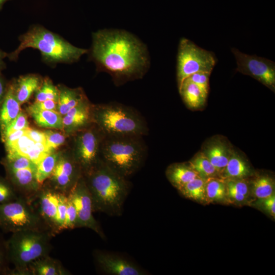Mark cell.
Listing matches in <instances>:
<instances>
[{
	"label": "cell",
	"mask_w": 275,
	"mask_h": 275,
	"mask_svg": "<svg viewBox=\"0 0 275 275\" xmlns=\"http://www.w3.org/2000/svg\"><path fill=\"white\" fill-rule=\"evenodd\" d=\"M91 57L99 70L108 73L117 85L141 78L149 66L146 46L122 30L94 33Z\"/></svg>",
	"instance_id": "cell-1"
},
{
	"label": "cell",
	"mask_w": 275,
	"mask_h": 275,
	"mask_svg": "<svg viewBox=\"0 0 275 275\" xmlns=\"http://www.w3.org/2000/svg\"><path fill=\"white\" fill-rule=\"evenodd\" d=\"M84 173L94 211L111 216L121 215L130 189L127 178L111 169L102 160Z\"/></svg>",
	"instance_id": "cell-2"
},
{
	"label": "cell",
	"mask_w": 275,
	"mask_h": 275,
	"mask_svg": "<svg viewBox=\"0 0 275 275\" xmlns=\"http://www.w3.org/2000/svg\"><path fill=\"white\" fill-rule=\"evenodd\" d=\"M20 44L7 54L10 60H16L20 52L27 48L39 50L48 63H72L78 60L88 50L73 46L60 36L44 28L35 25L20 36Z\"/></svg>",
	"instance_id": "cell-3"
},
{
	"label": "cell",
	"mask_w": 275,
	"mask_h": 275,
	"mask_svg": "<svg viewBox=\"0 0 275 275\" xmlns=\"http://www.w3.org/2000/svg\"><path fill=\"white\" fill-rule=\"evenodd\" d=\"M54 235L49 230H28L12 233L7 240L10 263L14 268L9 275H27V269L33 262L49 255L52 249L51 239Z\"/></svg>",
	"instance_id": "cell-4"
},
{
	"label": "cell",
	"mask_w": 275,
	"mask_h": 275,
	"mask_svg": "<svg viewBox=\"0 0 275 275\" xmlns=\"http://www.w3.org/2000/svg\"><path fill=\"white\" fill-rule=\"evenodd\" d=\"M143 137L105 136L101 148V159L111 169L127 178L142 166L146 156Z\"/></svg>",
	"instance_id": "cell-5"
},
{
	"label": "cell",
	"mask_w": 275,
	"mask_h": 275,
	"mask_svg": "<svg viewBox=\"0 0 275 275\" xmlns=\"http://www.w3.org/2000/svg\"><path fill=\"white\" fill-rule=\"evenodd\" d=\"M92 119L105 136L143 137L148 128L143 117L130 107L108 103L92 107Z\"/></svg>",
	"instance_id": "cell-6"
},
{
	"label": "cell",
	"mask_w": 275,
	"mask_h": 275,
	"mask_svg": "<svg viewBox=\"0 0 275 275\" xmlns=\"http://www.w3.org/2000/svg\"><path fill=\"white\" fill-rule=\"evenodd\" d=\"M32 202L21 197L0 204V229L5 233L28 230H49Z\"/></svg>",
	"instance_id": "cell-7"
},
{
	"label": "cell",
	"mask_w": 275,
	"mask_h": 275,
	"mask_svg": "<svg viewBox=\"0 0 275 275\" xmlns=\"http://www.w3.org/2000/svg\"><path fill=\"white\" fill-rule=\"evenodd\" d=\"M216 63L214 53L200 48L190 40L182 38L179 42L177 65L178 89L190 75L199 72L211 73Z\"/></svg>",
	"instance_id": "cell-8"
},
{
	"label": "cell",
	"mask_w": 275,
	"mask_h": 275,
	"mask_svg": "<svg viewBox=\"0 0 275 275\" xmlns=\"http://www.w3.org/2000/svg\"><path fill=\"white\" fill-rule=\"evenodd\" d=\"M231 50L236 58V71L254 78L274 92V62L255 55L243 53L235 48H232Z\"/></svg>",
	"instance_id": "cell-9"
},
{
	"label": "cell",
	"mask_w": 275,
	"mask_h": 275,
	"mask_svg": "<svg viewBox=\"0 0 275 275\" xmlns=\"http://www.w3.org/2000/svg\"><path fill=\"white\" fill-rule=\"evenodd\" d=\"M105 134L97 127L80 133L76 140L75 159L82 173L94 167L101 160V148Z\"/></svg>",
	"instance_id": "cell-10"
},
{
	"label": "cell",
	"mask_w": 275,
	"mask_h": 275,
	"mask_svg": "<svg viewBox=\"0 0 275 275\" xmlns=\"http://www.w3.org/2000/svg\"><path fill=\"white\" fill-rule=\"evenodd\" d=\"M67 196L76 210L77 228L90 229L104 239L105 235L93 215L94 210L92 198L82 175L70 190Z\"/></svg>",
	"instance_id": "cell-11"
},
{
	"label": "cell",
	"mask_w": 275,
	"mask_h": 275,
	"mask_svg": "<svg viewBox=\"0 0 275 275\" xmlns=\"http://www.w3.org/2000/svg\"><path fill=\"white\" fill-rule=\"evenodd\" d=\"M81 168L75 160L59 158L49 178L53 182L52 189L68 195L71 188L82 176Z\"/></svg>",
	"instance_id": "cell-12"
},
{
	"label": "cell",
	"mask_w": 275,
	"mask_h": 275,
	"mask_svg": "<svg viewBox=\"0 0 275 275\" xmlns=\"http://www.w3.org/2000/svg\"><path fill=\"white\" fill-rule=\"evenodd\" d=\"M5 169L7 180L17 196L31 202L34 201L42 187L36 180V169Z\"/></svg>",
	"instance_id": "cell-13"
},
{
	"label": "cell",
	"mask_w": 275,
	"mask_h": 275,
	"mask_svg": "<svg viewBox=\"0 0 275 275\" xmlns=\"http://www.w3.org/2000/svg\"><path fill=\"white\" fill-rule=\"evenodd\" d=\"M95 259L105 272L114 275H144L146 272L124 258L116 255L96 251L94 253Z\"/></svg>",
	"instance_id": "cell-14"
},
{
	"label": "cell",
	"mask_w": 275,
	"mask_h": 275,
	"mask_svg": "<svg viewBox=\"0 0 275 275\" xmlns=\"http://www.w3.org/2000/svg\"><path fill=\"white\" fill-rule=\"evenodd\" d=\"M41 217L51 233L56 234V219L58 203V192L51 188L40 189L36 197Z\"/></svg>",
	"instance_id": "cell-15"
},
{
	"label": "cell",
	"mask_w": 275,
	"mask_h": 275,
	"mask_svg": "<svg viewBox=\"0 0 275 275\" xmlns=\"http://www.w3.org/2000/svg\"><path fill=\"white\" fill-rule=\"evenodd\" d=\"M20 104L17 100L14 90V83L8 86L7 90L0 105V129L3 131L20 113Z\"/></svg>",
	"instance_id": "cell-16"
},
{
	"label": "cell",
	"mask_w": 275,
	"mask_h": 275,
	"mask_svg": "<svg viewBox=\"0 0 275 275\" xmlns=\"http://www.w3.org/2000/svg\"><path fill=\"white\" fill-rule=\"evenodd\" d=\"M231 149L220 140L211 141L202 152L221 176L229 160Z\"/></svg>",
	"instance_id": "cell-17"
},
{
	"label": "cell",
	"mask_w": 275,
	"mask_h": 275,
	"mask_svg": "<svg viewBox=\"0 0 275 275\" xmlns=\"http://www.w3.org/2000/svg\"><path fill=\"white\" fill-rule=\"evenodd\" d=\"M92 119V107L86 100L72 108L63 118V127L69 129H77L86 127Z\"/></svg>",
	"instance_id": "cell-18"
},
{
	"label": "cell",
	"mask_w": 275,
	"mask_h": 275,
	"mask_svg": "<svg viewBox=\"0 0 275 275\" xmlns=\"http://www.w3.org/2000/svg\"><path fill=\"white\" fill-rule=\"evenodd\" d=\"M27 275L71 274L61 262L49 255L38 259L31 263L27 269Z\"/></svg>",
	"instance_id": "cell-19"
},
{
	"label": "cell",
	"mask_w": 275,
	"mask_h": 275,
	"mask_svg": "<svg viewBox=\"0 0 275 275\" xmlns=\"http://www.w3.org/2000/svg\"><path fill=\"white\" fill-rule=\"evenodd\" d=\"M166 175L170 182L178 190L199 176L188 163L170 165L166 170Z\"/></svg>",
	"instance_id": "cell-20"
},
{
	"label": "cell",
	"mask_w": 275,
	"mask_h": 275,
	"mask_svg": "<svg viewBox=\"0 0 275 275\" xmlns=\"http://www.w3.org/2000/svg\"><path fill=\"white\" fill-rule=\"evenodd\" d=\"M251 174V170L247 162L232 150L228 163L220 177L223 179H245Z\"/></svg>",
	"instance_id": "cell-21"
},
{
	"label": "cell",
	"mask_w": 275,
	"mask_h": 275,
	"mask_svg": "<svg viewBox=\"0 0 275 275\" xmlns=\"http://www.w3.org/2000/svg\"><path fill=\"white\" fill-rule=\"evenodd\" d=\"M179 92L186 105L193 109L203 106L207 97L196 84L187 78L183 81Z\"/></svg>",
	"instance_id": "cell-22"
},
{
	"label": "cell",
	"mask_w": 275,
	"mask_h": 275,
	"mask_svg": "<svg viewBox=\"0 0 275 275\" xmlns=\"http://www.w3.org/2000/svg\"><path fill=\"white\" fill-rule=\"evenodd\" d=\"M14 83L15 96L20 104L28 101L40 87L39 77L34 74L21 76Z\"/></svg>",
	"instance_id": "cell-23"
},
{
	"label": "cell",
	"mask_w": 275,
	"mask_h": 275,
	"mask_svg": "<svg viewBox=\"0 0 275 275\" xmlns=\"http://www.w3.org/2000/svg\"><path fill=\"white\" fill-rule=\"evenodd\" d=\"M86 99L84 92L80 88H62L59 90L57 108L61 115H65L72 108Z\"/></svg>",
	"instance_id": "cell-24"
},
{
	"label": "cell",
	"mask_w": 275,
	"mask_h": 275,
	"mask_svg": "<svg viewBox=\"0 0 275 275\" xmlns=\"http://www.w3.org/2000/svg\"><path fill=\"white\" fill-rule=\"evenodd\" d=\"M28 111L36 123L41 127L57 129L63 127V118L56 111L38 109L30 106Z\"/></svg>",
	"instance_id": "cell-25"
},
{
	"label": "cell",
	"mask_w": 275,
	"mask_h": 275,
	"mask_svg": "<svg viewBox=\"0 0 275 275\" xmlns=\"http://www.w3.org/2000/svg\"><path fill=\"white\" fill-rule=\"evenodd\" d=\"M188 163L198 176L205 180L212 177H220L216 169L202 152L197 153Z\"/></svg>",
	"instance_id": "cell-26"
},
{
	"label": "cell",
	"mask_w": 275,
	"mask_h": 275,
	"mask_svg": "<svg viewBox=\"0 0 275 275\" xmlns=\"http://www.w3.org/2000/svg\"><path fill=\"white\" fill-rule=\"evenodd\" d=\"M206 201L221 202L226 199L227 189L225 180L221 177H212L205 180Z\"/></svg>",
	"instance_id": "cell-27"
},
{
	"label": "cell",
	"mask_w": 275,
	"mask_h": 275,
	"mask_svg": "<svg viewBox=\"0 0 275 275\" xmlns=\"http://www.w3.org/2000/svg\"><path fill=\"white\" fill-rule=\"evenodd\" d=\"M251 189L257 198L264 199L274 194V182L267 175H259L252 181Z\"/></svg>",
	"instance_id": "cell-28"
},
{
	"label": "cell",
	"mask_w": 275,
	"mask_h": 275,
	"mask_svg": "<svg viewBox=\"0 0 275 275\" xmlns=\"http://www.w3.org/2000/svg\"><path fill=\"white\" fill-rule=\"evenodd\" d=\"M178 190L187 198L200 202L207 201L205 180L199 176L188 182Z\"/></svg>",
	"instance_id": "cell-29"
},
{
	"label": "cell",
	"mask_w": 275,
	"mask_h": 275,
	"mask_svg": "<svg viewBox=\"0 0 275 275\" xmlns=\"http://www.w3.org/2000/svg\"><path fill=\"white\" fill-rule=\"evenodd\" d=\"M59 158L58 154L52 152L45 157L36 166V179L40 186H42L44 182L50 177Z\"/></svg>",
	"instance_id": "cell-30"
},
{
	"label": "cell",
	"mask_w": 275,
	"mask_h": 275,
	"mask_svg": "<svg viewBox=\"0 0 275 275\" xmlns=\"http://www.w3.org/2000/svg\"><path fill=\"white\" fill-rule=\"evenodd\" d=\"M35 144V142L24 134L11 146L6 148L7 156L18 154L26 157Z\"/></svg>",
	"instance_id": "cell-31"
},
{
	"label": "cell",
	"mask_w": 275,
	"mask_h": 275,
	"mask_svg": "<svg viewBox=\"0 0 275 275\" xmlns=\"http://www.w3.org/2000/svg\"><path fill=\"white\" fill-rule=\"evenodd\" d=\"M59 90L55 87L51 80L48 78L44 80L42 86L37 90L36 101H43L46 100L58 101Z\"/></svg>",
	"instance_id": "cell-32"
},
{
	"label": "cell",
	"mask_w": 275,
	"mask_h": 275,
	"mask_svg": "<svg viewBox=\"0 0 275 275\" xmlns=\"http://www.w3.org/2000/svg\"><path fill=\"white\" fill-rule=\"evenodd\" d=\"M5 169H22L32 168L36 169V165L28 158L18 154L6 156L3 161Z\"/></svg>",
	"instance_id": "cell-33"
},
{
	"label": "cell",
	"mask_w": 275,
	"mask_h": 275,
	"mask_svg": "<svg viewBox=\"0 0 275 275\" xmlns=\"http://www.w3.org/2000/svg\"><path fill=\"white\" fill-rule=\"evenodd\" d=\"M67 196L58 192V203L56 219V234L64 230L67 208Z\"/></svg>",
	"instance_id": "cell-34"
},
{
	"label": "cell",
	"mask_w": 275,
	"mask_h": 275,
	"mask_svg": "<svg viewBox=\"0 0 275 275\" xmlns=\"http://www.w3.org/2000/svg\"><path fill=\"white\" fill-rule=\"evenodd\" d=\"M18 198L7 179L5 180L0 177V204L12 202Z\"/></svg>",
	"instance_id": "cell-35"
},
{
	"label": "cell",
	"mask_w": 275,
	"mask_h": 275,
	"mask_svg": "<svg viewBox=\"0 0 275 275\" xmlns=\"http://www.w3.org/2000/svg\"><path fill=\"white\" fill-rule=\"evenodd\" d=\"M51 153L52 152L49 151L45 143H35L33 148L26 157L37 166L41 160Z\"/></svg>",
	"instance_id": "cell-36"
},
{
	"label": "cell",
	"mask_w": 275,
	"mask_h": 275,
	"mask_svg": "<svg viewBox=\"0 0 275 275\" xmlns=\"http://www.w3.org/2000/svg\"><path fill=\"white\" fill-rule=\"evenodd\" d=\"M7 246V240L0 233V275H9L11 269Z\"/></svg>",
	"instance_id": "cell-37"
},
{
	"label": "cell",
	"mask_w": 275,
	"mask_h": 275,
	"mask_svg": "<svg viewBox=\"0 0 275 275\" xmlns=\"http://www.w3.org/2000/svg\"><path fill=\"white\" fill-rule=\"evenodd\" d=\"M75 228H77V214L76 210L73 203L67 196L64 230L66 229H73Z\"/></svg>",
	"instance_id": "cell-38"
},
{
	"label": "cell",
	"mask_w": 275,
	"mask_h": 275,
	"mask_svg": "<svg viewBox=\"0 0 275 275\" xmlns=\"http://www.w3.org/2000/svg\"><path fill=\"white\" fill-rule=\"evenodd\" d=\"M211 73L199 72L195 73L186 78L196 84L203 93L207 96L209 90V78Z\"/></svg>",
	"instance_id": "cell-39"
},
{
	"label": "cell",
	"mask_w": 275,
	"mask_h": 275,
	"mask_svg": "<svg viewBox=\"0 0 275 275\" xmlns=\"http://www.w3.org/2000/svg\"><path fill=\"white\" fill-rule=\"evenodd\" d=\"M44 133L46 138L45 144L51 152L65 142V136L59 132L47 130L44 131Z\"/></svg>",
	"instance_id": "cell-40"
},
{
	"label": "cell",
	"mask_w": 275,
	"mask_h": 275,
	"mask_svg": "<svg viewBox=\"0 0 275 275\" xmlns=\"http://www.w3.org/2000/svg\"><path fill=\"white\" fill-rule=\"evenodd\" d=\"M29 127V123L25 115L20 112L17 117L9 125V126L2 132V135L6 134L11 132L25 129Z\"/></svg>",
	"instance_id": "cell-41"
},
{
	"label": "cell",
	"mask_w": 275,
	"mask_h": 275,
	"mask_svg": "<svg viewBox=\"0 0 275 275\" xmlns=\"http://www.w3.org/2000/svg\"><path fill=\"white\" fill-rule=\"evenodd\" d=\"M224 180L227 186L247 197L250 191L249 185L244 179H227Z\"/></svg>",
	"instance_id": "cell-42"
},
{
	"label": "cell",
	"mask_w": 275,
	"mask_h": 275,
	"mask_svg": "<svg viewBox=\"0 0 275 275\" xmlns=\"http://www.w3.org/2000/svg\"><path fill=\"white\" fill-rule=\"evenodd\" d=\"M58 106V101L52 100H46L43 101H36L34 102L31 107L43 110L56 111Z\"/></svg>",
	"instance_id": "cell-43"
},
{
	"label": "cell",
	"mask_w": 275,
	"mask_h": 275,
	"mask_svg": "<svg viewBox=\"0 0 275 275\" xmlns=\"http://www.w3.org/2000/svg\"><path fill=\"white\" fill-rule=\"evenodd\" d=\"M25 134L35 143H45L46 138L44 132L28 127Z\"/></svg>",
	"instance_id": "cell-44"
},
{
	"label": "cell",
	"mask_w": 275,
	"mask_h": 275,
	"mask_svg": "<svg viewBox=\"0 0 275 275\" xmlns=\"http://www.w3.org/2000/svg\"><path fill=\"white\" fill-rule=\"evenodd\" d=\"M262 202L263 208L267 211L271 216H274L275 214V196L274 194L267 198L259 199Z\"/></svg>",
	"instance_id": "cell-45"
},
{
	"label": "cell",
	"mask_w": 275,
	"mask_h": 275,
	"mask_svg": "<svg viewBox=\"0 0 275 275\" xmlns=\"http://www.w3.org/2000/svg\"><path fill=\"white\" fill-rule=\"evenodd\" d=\"M226 186L227 197L230 199L237 202H242L246 200V197L237 193L231 187Z\"/></svg>",
	"instance_id": "cell-46"
},
{
	"label": "cell",
	"mask_w": 275,
	"mask_h": 275,
	"mask_svg": "<svg viewBox=\"0 0 275 275\" xmlns=\"http://www.w3.org/2000/svg\"><path fill=\"white\" fill-rule=\"evenodd\" d=\"M8 86H6L5 80L3 78L0 72V105L6 93Z\"/></svg>",
	"instance_id": "cell-47"
},
{
	"label": "cell",
	"mask_w": 275,
	"mask_h": 275,
	"mask_svg": "<svg viewBox=\"0 0 275 275\" xmlns=\"http://www.w3.org/2000/svg\"><path fill=\"white\" fill-rule=\"evenodd\" d=\"M7 54L0 49V72L5 67L4 59L7 57Z\"/></svg>",
	"instance_id": "cell-48"
},
{
	"label": "cell",
	"mask_w": 275,
	"mask_h": 275,
	"mask_svg": "<svg viewBox=\"0 0 275 275\" xmlns=\"http://www.w3.org/2000/svg\"><path fill=\"white\" fill-rule=\"evenodd\" d=\"M8 1L10 0H0V10L2 9L4 4Z\"/></svg>",
	"instance_id": "cell-49"
}]
</instances>
